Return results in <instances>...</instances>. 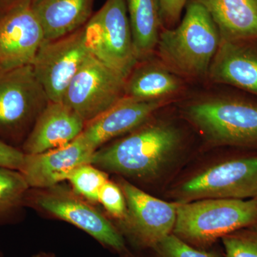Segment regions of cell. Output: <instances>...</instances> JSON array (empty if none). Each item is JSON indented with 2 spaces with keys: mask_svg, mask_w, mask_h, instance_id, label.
Instances as JSON below:
<instances>
[{
  "mask_svg": "<svg viewBox=\"0 0 257 257\" xmlns=\"http://www.w3.org/2000/svg\"><path fill=\"white\" fill-rule=\"evenodd\" d=\"M98 202L101 203L111 216L123 221L126 217V205L124 196L119 186L106 181L99 190Z\"/></svg>",
  "mask_w": 257,
  "mask_h": 257,
  "instance_id": "d4e9b609",
  "label": "cell"
},
{
  "mask_svg": "<svg viewBox=\"0 0 257 257\" xmlns=\"http://www.w3.org/2000/svg\"><path fill=\"white\" fill-rule=\"evenodd\" d=\"M35 204L42 210L85 231L103 246L116 252L126 250L119 230L78 196L61 189H50L37 194Z\"/></svg>",
  "mask_w": 257,
  "mask_h": 257,
  "instance_id": "8fae6325",
  "label": "cell"
},
{
  "mask_svg": "<svg viewBox=\"0 0 257 257\" xmlns=\"http://www.w3.org/2000/svg\"><path fill=\"white\" fill-rule=\"evenodd\" d=\"M91 55L83 27L60 38L43 42L32 67L50 101H62L69 83Z\"/></svg>",
  "mask_w": 257,
  "mask_h": 257,
  "instance_id": "30bf717a",
  "label": "cell"
},
{
  "mask_svg": "<svg viewBox=\"0 0 257 257\" xmlns=\"http://www.w3.org/2000/svg\"><path fill=\"white\" fill-rule=\"evenodd\" d=\"M170 99L138 101L124 97L99 116L86 123L82 136L94 151L113 139L145 124Z\"/></svg>",
  "mask_w": 257,
  "mask_h": 257,
  "instance_id": "5bb4252c",
  "label": "cell"
},
{
  "mask_svg": "<svg viewBox=\"0 0 257 257\" xmlns=\"http://www.w3.org/2000/svg\"><path fill=\"white\" fill-rule=\"evenodd\" d=\"M119 187L126 205L123 231L135 244L153 248L172 234L178 203L152 197L124 179H119Z\"/></svg>",
  "mask_w": 257,
  "mask_h": 257,
  "instance_id": "9c48e42d",
  "label": "cell"
},
{
  "mask_svg": "<svg viewBox=\"0 0 257 257\" xmlns=\"http://www.w3.org/2000/svg\"><path fill=\"white\" fill-rule=\"evenodd\" d=\"M44 40L30 5L5 17L0 21V72L32 64Z\"/></svg>",
  "mask_w": 257,
  "mask_h": 257,
  "instance_id": "7c38bea8",
  "label": "cell"
},
{
  "mask_svg": "<svg viewBox=\"0 0 257 257\" xmlns=\"http://www.w3.org/2000/svg\"><path fill=\"white\" fill-rule=\"evenodd\" d=\"M152 249L155 251V257H216L213 253L191 246L173 234Z\"/></svg>",
  "mask_w": 257,
  "mask_h": 257,
  "instance_id": "cb8c5ba5",
  "label": "cell"
},
{
  "mask_svg": "<svg viewBox=\"0 0 257 257\" xmlns=\"http://www.w3.org/2000/svg\"><path fill=\"white\" fill-rule=\"evenodd\" d=\"M35 257H55V256H54V255L50 254V253H42L37 255V256H35Z\"/></svg>",
  "mask_w": 257,
  "mask_h": 257,
  "instance_id": "f1b7e54d",
  "label": "cell"
},
{
  "mask_svg": "<svg viewBox=\"0 0 257 257\" xmlns=\"http://www.w3.org/2000/svg\"><path fill=\"white\" fill-rule=\"evenodd\" d=\"M50 101L32 64L0 72V135H18L35 124Z\"/></svg>",
  "mask_w": 257,
  "mask_h": 257,
  "instance_id": "ba28073f",
  "label": "cell"
},
{
  "mask_svg": "<svg viewBox=\"0 0 257 257\" xmlns=\"http://www.w3.org/2000/svg\"><path fill=\"white\" fill-rule=\"evenodd\" d=\"M89 52L124 79L139 63L125 0H106L83 26Z\"/></svg>",
  "mask_w": 257,
  "mask_h": 257,
  "instance_id": "5b68a950",
  "label": "cell"
},
{
  "mask_svg": "<svg viewBox=\"0 0 257 257\" xmlns=\"http://www.w3.org/2000/svg\"><path fill=\"white\" fill-rule=\"evenodd\" d=\"M31 3L32 0H0V21L15 10Z\"/></svg>",
  "mask_w": 257,
  "mask_h": 257,
  "instance_id": "83f0119b",
  "label": "cell"
},
{
  "mask_svg": "<svg viewBox=\"0 0 257 257\" xmlns=\"http://www.w3.org/2000/svg\"><path fill=\"white\" fill-rule=\"evenodd\" d=\"M173 195L177 203L257 197V155L234 157L211 166L179 184Z\"/></svg>",
  "mask_w": 257,
  "mask_h": 257,
  "instance_id": "8992f818",
  "label": "cell"
},
{
  "mask_svg": "<svg viewBox=\"0 0 257 257\" xmlns=\"http://www.w3.org/2000/svg\"><path fill=\"white\" fill-rule=\"evenodd\" d=\"M182 115L211 145L257 150L256 103L208 98L189 103Z\"/></svg>",
  "mask_w": 257,
  "mask_h": 257,
  "instance_id": "277c9868",
  "label": "cell"
},
{
  "mask_svg": "<svg viewBox=\"0 0 257 257\" xmlns=\"http://www.w3.org/2000/svg\"><path fill=\"white\" fill-rule=\"evenodd\" d=\"M134 47L139 62L149 60L160 35L159 0H125Z\"/></svg>",
  "mask_w": 257,
  "mask_h": 257,
  "instance_id": "ffe728a7",
  "label": "cell"
},
{
  "mask_svg": "<svg viewBox=\"0 0 257 257\" xmlns=\"http://www.w3.org/2000/svg\"><path fill=\"white\" fill-rule=\"evenodd\" d=\"M125 85L126 79L91 55L69 83L62 101L87 123L121 101Z\"/></svg>",
  "mask_w": 257,
  "mask_h": 257,
  "instance_id": "52a82bcc",
  "label": "cell"
},
{
  "mask_svg": "<svg viewBox=\"0 0 257 257\" xmlns=\"http://www.w3.org/2000/svg\"><path fill=\"white\" fill-rule=\"evenodd\" d=\"M29 187L20 171L0 167V214L18 206Z\"/></svg>",
  "mask_w": 257,
  "mask_h": 257,
  "instance_id": "7402d4cb",
  "label": "cell"
},
{
  "mask_svg": "<svg viewBox=\"0 0 257 257\" xmlns=\"http://www.w3.org/2000/svg\"><path fill=\"white\" fill-rule=\"evenodd\" d=\"M225 257H257V224L221 238Z\"/></svg>",
  "mask_w": 257,
  "mask_h": 257,
  "instance_id": "603a6c76",
  "label": "cell"
},
{
  "mask_svg": "<svg viewBox=\"0 0 257 257\" xmlns=\"http://www.w3.org/2000/svg\"><path fill=\"white\" fill-rule=\"evenodd\" d=\"M207 76L257 96V51L246 42L221 40Z\"/></svg>",
  "mask_w": 257,
  "mask_h": 257,
  "instance_id": "2e32d148",
  "label": "cell"
},
{
  "mask_svg": "<svg viewBox=\"0 0 257 257\" xmlns=\"http://www.w3.org/2000/svg\"><path fill=\"white\" fill-rule=\"evenodd\" d=\"M206 8L221 40H257V0H197Z\"/></svg>",
  "mask_w": 257,
  "mask_h": 257,
  "instance_id": "ac0fdd59",
  "label": "cell"
},
{
  "mask_svg": "<svg viewBox=\"0 0 257 257\" xmlns=\"http://www.w3.org/2000/svg\"><path fill=\"white\" fill-rule=\"evenodd\" d=\"M67 180L74 192L88 200L98 202L99 190L108 179L104 172L90 163L84 164L74 169Z\"/></svg>",
  "mask_w": 257,
  "mask_h": 257,
  "instance_id": "44dd1931",
  "label": "cell"
},
{
  "mask_svg": "<svg viewBox=\"0 0 257 257\" xmlns=\"http://www.w3.org/2000/svg\"><path fill=\"white\" fill-rule=\"evenodd\" d=\"M257 224V197L205 199L178 203L172 234L198 248L234 231Z\"/></svg>",
  "mask_w": 257,
  "mask_h": 257,
  "instance_id": "3957f363",
  "label": "cell"
},
{
  "mask_svg": "<svg viewBox=\"0 0 257 257\" xmlns=\"http://www.w3.org/2000/svg\"><path fill=\"white\" fill-rule=\"evenodd\" d=\"M143 62L126 79L124 97L138 101L170 99L180 90V80L164 64Z\"/></svg>",
  "mask_w": 257,
  "mask_h": 257,
  "instance_id": "d6986e66",
  "label": "cell"
},
{
  "mask_svg": "<svg viewBox=\"0 0 257 257\" xmlns=\"http://www.w3.org/2000/svg\"><path fill=\"white\" fill-rule=\"evenodd\" d=\"M86 122L68 106L50 101L24 144V153L35 155L65 146L82 133Z\"/></svg>",
  "mask_w": 257,
  "mask_h": 257,
  "instance_id": "9a60e30c",
  "label": "cell"
},
{
  "mask_svg": "<svg viewBox=\"0 0 257 257\" xmlns=\"http://www.w3.org/2000/svg\"><path fill=\"white\" fill-rule=\"evenodd\" d=\"M94 152L81 134L65 146L35 155L25 154L20 172L29 187L52 188L67 180L71 172L79 166L90 163Z\"/></svg>",
  "mask_w": 257,
  "mask_h": 257,
  "instance_id": "4fadbf2b",
  "label": "cell"
},
{
  "mask_svg": "<svg viewBox=\"0 0 257 257\" xmlns=\"http://www.w3.org/2000/svg\"><path fill=\"white\" fill-rule=\"evenodd\" d=\"M181 132L165 121L145 124L93 154L90 164L97 168L136 178L156 177L177 155Z\"/></svg>",
  "mask_w": 257,
  "mask_h": 257,
  "instance_id": "6da1fadb",
  "label": "cell"
},
{
  "mask_svg": "<svg viewBox=\"0 0 257 257\" xmlns=\"http://www.w3.org/2000/svg\"><path fill=\"white\" fill-rule=\"evenodd\" d=\"M188 0H159L162 24L172 27L179 21Z\"/></svg>",
  "mask_w": 257,
  "mask_h": 257,
  "instance_id": "484cf974",
  "label": "cell"
},
{
  "mask_svg": "<svg viewBox=\"0 0 257 257\" xmlns=\"http://www.w3.org/2000/svg\"><path fill=\"white\" fill-rule=\"evenodd\" d=\"M220 43L219 30L210 15L200 3L192 0L178 26L161 31L157 48L171 72L201 78L208 75Z\"/></svg>",
  "mask_w": 257,
  "mask_h": 257,
  "instance_id": "7a4b0ae2",
  "label": "cell"
},
{
  "mask_svg": "<svg viewBox=\"0 0 257 257\" xmlns=\"http://www.w3.org/2000/svg\"><path fill=\"white\" fill-rule=\"evenodd\" d=\"M25 154L0 140V167L20 171Z\"/></svg>",
  "mask_w": 257,
  "mask_h": 257,
  "instance_id": "4316f807",
  "label": "cell"
},
{
  "mask_svg": "<svg viewBox=\"0 0 257 257\" xmlns=\"http://www.w3.org/2000/svg\"><path fill=\"white\" fill-rule=\"evenodd\" d=\"M94 0H32V10L44 32V41L82 28L92 16Z\"/></svg>",
  "mask_w": 257,
  "mask_h": 257,
  "instance_id": "e0dca14e",
  "label": "cell"
}]
</instances>
